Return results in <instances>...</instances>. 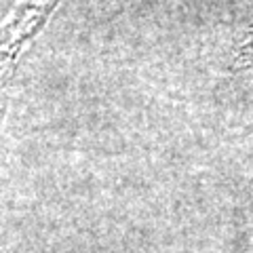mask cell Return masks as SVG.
I'll list each match as a JSON object with an SVG mask.
<instances>
[{
  "label": "cell",
  "mask_w": 253,
  "mask_h": 253,
  "mask_svg": "<svg viewBox=\"0 0 253 253\" xmlns=\"http://www.w3.org/2000/svg\"><path fill=\"white\" fill-rule=\"evenodd\" d=\"M239 59L243 66L247 68H253V23L247 32V36H245V42L241 44V51H239Z\"/></svg>",
  "instance_id": "cell-1"
}]
</instances>
